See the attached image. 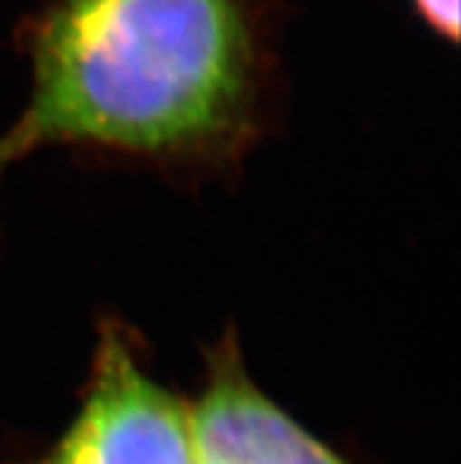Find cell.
Segmentation results:
<instances>
[{
  "instance_id": "3",
  "label": "cell",
  "mask_w": 461,
  "mask_h": 464,
  "mask_svg": "<svg viewBox=\"0 0 461 464\" xmlns=\"http://www.w3.org/2000/svg\"><path fill=\"white\" fill-rule=\"evenodd\" d=\"M191 427L198 464H346L252 382L231 337L212 353Z\"/></svg>"
},
{
  "instance_id": "4",
  "label": "cell",
  "mask_w": 461,
  "mask_h": 464,
  "mask_svg": "<svg viewBox=\"0 0 461 464\" xmlns=\"http://www.w3.org/2000/svg\"><path fill=\"white\" fill-rule=\"evenodd\" d=\"M424 22L440 35L456 41L459 35V0H415Z\"/></svg>"
},
{
  "instance_id": "5",
  "label": "cell",
  "mask_w": 461,
  "mask_h": 464,
  "mask_svg": "<svg viewBox=\"0 0 461 464\" xmlns=\"http://www.w3.org/2000/svg\"><path fill=\"white\" fill-rule=\"evenodd\" d=\"M10 160H12L10 149L5 147V141H3V137H0V170H3V168H5V165L10 163Z\"/></svg>"
},
{
  "instance_id": "2",
  "label": "cell",
  "mask_w": 461,
  "mask_h": 464,
  "mask_svg": "<svg viewBox=\"0 0 461 464\" xmlns=\"http://www.w3.org/2000/svg\"><path fill=\"white\" fill-rule=\"evenodd\" d=\"M38 464H198L191 408L141 368L116 328H106L81 411Z\"/></svg>"
},
{
  "instance_id": "1",
  "label": "cell",
  "mask_w": 461,
  "mask_h": 464,
  "mask_svg": "<svg viewBox=\"0 0 461 464\" xmlns=\"http://www.w3.org/2000/svg\"><path fill=\"white\" fill-rule=\"evenodd\" d=\"M259 47L247 0H57L31 35V94L3 135L198 156L252 128Z\"/></svg>"
}]
</instances>
